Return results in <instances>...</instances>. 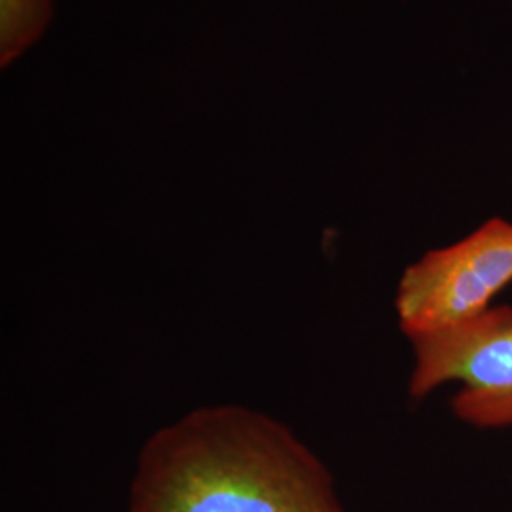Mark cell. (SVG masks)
<instances>
[{
  "instance_id": "1",
  "label": "cell",
  "mask_w": 512,
  "mask_h": 512,
  "mask_svg": "<svg viewBox=\"0 0 512 512\" xmlns=\"http://www.w3.org/2000/svg\"><path fill=\"white\" fill-rule=\"evenodd\" d=\"M129 512H344L325 465L270 416L228 404L158 429Z\"/></svg>"
},
{
  "instance_id": "2",
  "label": "cell",
  "mask_w": 512,
  "mask_h": 512,
  "mask_svg": "<svg viewBox=\"0 0 512 512\" xmlns=\"http://www.w3.org/2000/svg\"><path fill=\"white\" fill-rule=\"evenodd\" d=\"M512 281V224L486 220L454 245L429 251L404 270L395 308L412 340L484 313Z\"/></svg>"
},
{
  "instance_id": "3",
  "label": "cell",
  "mask_w": 512,
  "mask_h": 512,
  "mask_svg": "<svg viewBox=\"0 0 512 512\" xmlns=\"http://www.w3.org/2000/svg\"><path fill=\"white\" fill-rule=\"evenodd\" d=\"M416 365L410 395L423 399L448 382L459 420L480 429L512 425V308H488L456 327L412 338Z\"/></svg>"
},
{
  "instance_id": "4",
  "label": "cell",
  "mask_w": 512,
  "mask_h": 512,
  "mask_svg": "<svg viewBox=\"0 0 512 512\" xmlns=\"http://www.w3.org/2000/svg\"><path fill=\"white\" fill-rule=\"evenodd\" d=\"M52 16V0H0V63L12 65L42 37Z\"/></svg>"
}]
</instances>
